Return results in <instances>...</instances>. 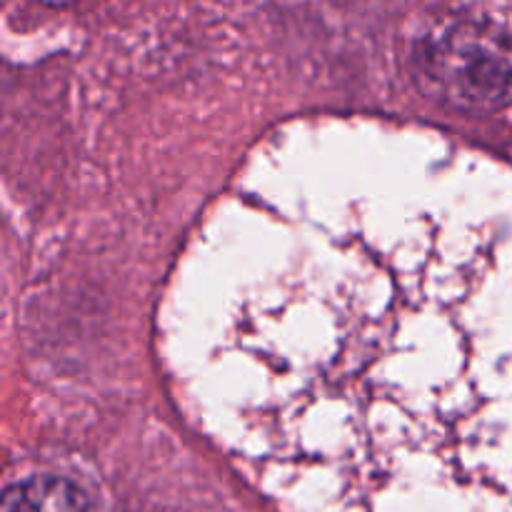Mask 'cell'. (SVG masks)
Masks as SVG:
<instances>
[{
  "label": "cell",
  "instance_id": "3957f363",
  "mask_svg": "<svg viewBox=\"0 0 512 512\" xmlns=\"http://www.w3.org/2000/svg\"><path fill=\"white\" fill-rule=\"evenodd\" d=\"M33 3L45 5V8H70V5H78L83 0H33Z\"/></svg>",
  "mask_w": 512,
  "mask_h": 512
},
{
  "label": "cell",
  "instance_id": "6da1fadb",
  "mask_svg": "<svg viewBox=\"0 0 512 512\" xmlns=\"http://www.w3.org/2000/svg\"><path fill=\"white\" fill-rule=\"evenodd\" d=\"M423 75L448 103L493 110L512 98V40L480 20H460L428 40Z\"/></svg>",
  "mask_w": 512,
  "mask_h": 512
},
{
  "label": "cell",
  "instance_id": "7a4b0ae2",
  "mask_svg": "<svg viewBox=\"0 0 512 512\" xmlns=\"http://www.w3.org/2000/svg\"><path fill=\"white\" fill-rule=\"evenodd\" d=\"M0 512H95V505L73 480L33 475L5 490Z\"/></svg>",
  "mask_w": 512,
  "mask_h": 512
}]
</instances>
